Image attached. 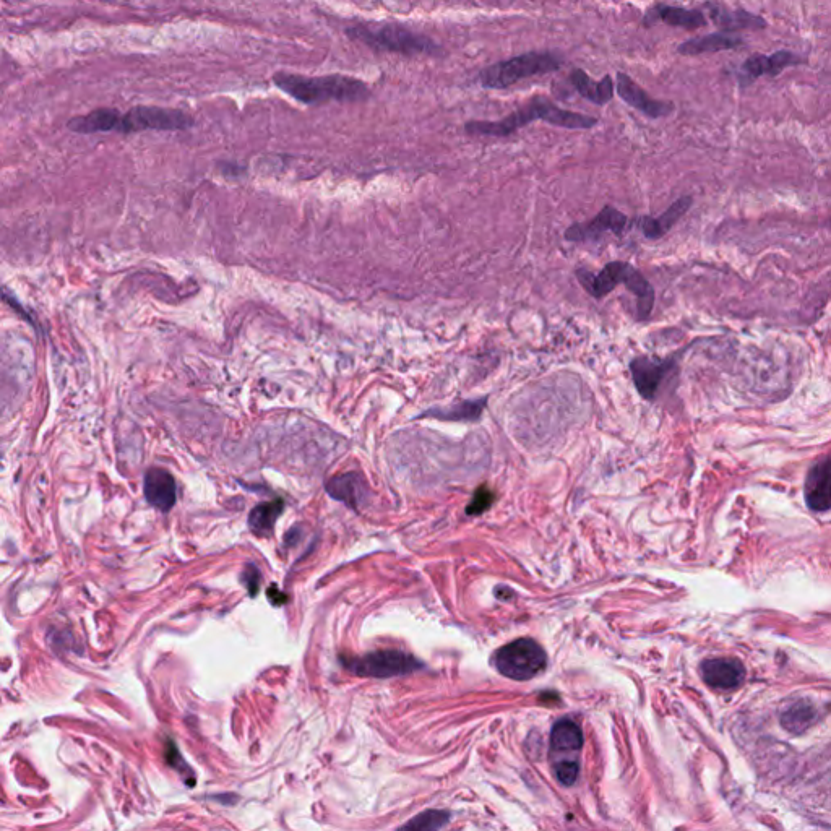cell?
<instances>
[{"label": "cell", "mask_w": 831, "mask_h": 831, "mask_svg": "<svg viewBox=\"0 0 831 831\" xmlns=\"http://www.w3.org/2000/svg\"><path fill=\"white\" fill-rule=\"evenodd\" d=\"M544 121L547 124L564 127L570 130L593 129L598 124L596 117L585 116L580 112L567 111L557 106L547 96H533L523 106L512 112L510 116L502 121L487 122L473 121L465 125L466 132L470 135H484V137H509L515 134L521 127L531 122Z\"/></svg>", "instance_id": "6da1fadb"}, {"label": "cell", "mask_w": 831, "mask_h": 831, "mask_svg": "<svg viewBox=\"0 0 831 831\" xmlns=\"http://www.w3.org/2000/svg\"><path fill=\"white\" fill-rule=\"evenodd\" d=\"M273 83L286 95L304 104H320L327 101H364L371 96L366 83L345 75H327V77H304V75L278 72L273 75Z\"/></svg>", "instance_id": "7a4b0ae2"}, {"label": "cell", "mask_w": 831, "mask_h": 831, "mask_svg": "<svg viewBox=\"0 0 831 831\" xmlns=\"http://www.w3.org/2000/svg\"><path fill=\"white\" fill-rule=\"evenodd\" d=\"M577 278L586 293L595 299L606 298L617 286L624 285L637 298L638 320L648 319L653 312L656 299L655 289L630 263L611 262L599 273L580 268L577 270Z\"/></svg>", "instance_id": "3957f363"}, {"label": "cell", "mask_w": 831, "mask_h": 831, "mask_svg": "<svg viewBox=\"0 0 831 831\" xmlns=\"http://www.w3.org/2000/svg\"><path fill=\"white\" fill-rule=\"evenodd\" d=\"M564 59L549 51H530L507 61L497 62L479 74V83L489 90H505L534 75L557 72Z\"/></svg>", "instance_id": "277c9868"}, {"label": "cell", "mask_w": 831, "mask_h": 831, "mask_svg": "<svg viewBox=\"0 0 831 831\" xmlns=\"http://www.w3.org/2000/svg\"><path fill=\"white\" fill-rule=\"evenodd\" d=\"M348 35L356 41L367 44L374 49L400 52V54H437L439 48L426 36L418 35L414 31L406 30L403 26L384 25L379 28L369 26H353Z\"/></svg>", "instance_id": "5b68a950"}, {"label": "cell", "mask_w": 831, "mask_h": 831, "mask_svg": "<svg viewBox=\"0 0 831 831\" xmlns=\"http://www.w3.org/2000/svg\"><path fill=\"white\" fill-rule=\"evenodd\" d=\"M492 663L500 674L513 681H530L546 669L547 656L539 643L520 638L497 651Z\"/></svg>", "instance_id": "8992f818"}, {"label": "cell", "mask_w": 831, "mask_h": 831, "mask_svg": "<svg viewBox=\"0 0 831 831\" xmlns=\"http://www.w3.org/2000/svg\"><path fill=\"white\" fill-rule=\"evenodd\" d=\"M343 666L361 677L388 679V677L405 676V674L419 671L422 663L405 651L382 650L374 651L371 655L361 656V658H345Z\"/></svg>", "instance_id": "52a82bcc"}, {"label": "cell", "mask_w": 831, "mask_h": 831, "mask_svg": "<svg viewBox=\"0 0 831 831\" xmlns=\"http://www.w3.org/2000/svg\"><path fill=\"white\" fill-rule=\"evenodd\" d=\"M194 125L192 117L177 109L137 106L119 117L116 132L134 134L143 130H186Z\"/></svg>", "instance_id": "ba28073f"}, {"label": "cell", "mask_w": 831, "mask_h": 831, "mask_svg": "<svg viewBox=\"0 0 831 831\" xmlns=\"http://www.w3.org/2000/svg\"><path fill=\"white\" fill-rule=\"evenodd\" d=\"M676 364L677 356L666 359L642 356V358L633 359L630 362V372H632L633 384L642 398L648 401L655 400L659 387L674 371Z\"/></svg>", "instance_id": "9c48e42d"}, {"label": "cell", "mask_w": 831, "mask_h": 831, "mask_svg": "<svg viewBox=\"0 0 831 831\" xmlns=\"http://www.w3.org/2000/svg\"><path fill=\"white\" fill-rule=\"evenodd\" d=\"M801 64H804V57L797 56L796 52L791 51H776L771 56L749 57L739 69V75H737L739 87H750L763 75L778 77L783 70Z\"/></svg>", "instance_id": "30bf717a"}, {"label": "cell", "mask_w": 831, "mask_h": 831, "mask_svg": "<svg viewBox=\"0 0 831 831\" xmlns=\"http://www.w3.org/2000/svg\"><path fill=\"white\" fill-rule=\"evenodd\" d=\"M627 216L612 207H604L599 215L588 223L572 224L565 231V239L570 242L596 241L606 233L622 236L627 229Z\"/></svg>", "instance_id": "8fae6325"}, {"label": "cell", "mask_w": 831, "mask_h": 831, "mask_svg": "<svg viewBox=\"0 0 831 831\" xmlns=\"http://www.w3.org/2000/svg\"><path fill=\"white\" fill-rule=\"evenodd\" d=\"M617 95L621 96L622 100L629 106L638 109L651 119L669 116L674 111V106L671 103H664V101L651 98L640 85L633 82L632 78L624 72L617 74Z\"/></svg>", "instance_id": "7c38bea8"}, {"label": "cell", "mask_w": 831, "mask_h": 831, "mask_svg": "<svg viewBox=\"0 0 831 831\" xmlns=\"http://www.w3.org/2000/svg\"><path fill=\"white\" fill-rule=\"evenodd\" d=\"M703 681L720 690L737 689L744 682V664L737 659H708L702 664Z\"/></svg>", "instance_id": "4fadbf2b"}, {"label": "cell", "mask_w": 831, "mask_h": 831, "mask_svg": "<svg viewBox=\"0 0 831 831\" xmlns=\"http://www.w3.org/2000/svg\"><path fill=\"white\" fill-rule=\"evenodd\" d=\"M710 10L711 20L720 26L723 33H734L741 30H765L768 23L765 18L758 17L755 13L747 12L744 9H726L718 2H707L703 5Z\"/></svg>", "instance_id": "5bb4252c"}, {"label": "cell", "mask_w": 831, "mask_h": 831, "mask_svg": "<svg viewBox=\"0 0 831 831\" xmlns=\"http://www.w3.org/2000/svg\"><path fill=\"white\" fill-rule=\"evenodd\" d=\"M145 497L155 509L169 512L177 500L176 479L163 468H151L145 474Z\"/></svg>", "instance_id": "9a60e30c"}, {"label": "cell", "mask_w": 831, "mask_h": 831, "mask_svg": "<svg viewBox=\"0 0 831 831\" xmlns=\"http://www.w3.org/2000/svg\"><path fill=\"white\" fill-rule=\"evenodd\" d=\"M806 500L815 512L830 509V457L817 461L806 479Z\"/></svg>", "instance_id": "2e32d148"}, {"label": "cell", "mask_w": 831, "mask_h": 831, "mask_svg": "<svg viewBox=\"0 0 831 831\" xmlns=\"http://www.w3.org/2000/svg\"><path fill=\"white\" fill-rule=\"evenodd\" d=\"M655 22L668 23L671 26H679L684 30H698L707 25L708 20L702 10H687L674 5L658 4L648 10L643 23L651 25Z\"/></svg>", "instance_id": "e0dca14e"}, {"label": "cell", "mask_w": 831, "mask_h": 831, "mask_svg": "<svg viewBox=\"0 0 831 831\" xmlns=\"http://www.w3.org/2000/svg\"><path fill=\"white\" fill-rule=\"evenodd\" d=\"M690 207H692V197L685 195V197H681L677 202L672 203L671 207L664 211L663 215L659 216V218L642 216V218L635 220V224H637L638 228L642 229V233L645 234L646 239L656 241V239H661V237L666 236L674 228V224L681 220L682 216L687 213Z\"/></svg>", "instance_id": "ac0fdd59"}, {"label": "cell", "mask_w": 831, "mask_h": 831, "mask_svg": "<svg viewBox=\"0 0 831 831\" xmlns=\"http://www.w3.org/2000/svg\"><path fill=\"white\" fill-rule=\"evenodd\" d=\"M327 492L330 497L345 502L351 509H358L367 499L369 489L366 481L359 473L338 474L327 483Z\"/></svg>", "instance_id": "d6986e66"}, {"label": "cell", "mask_w": 831, "mask_h": 831, "mask_svg": "<svg viewBox=\"0 0 831 831\" xmlns=\"http://www.w3.org/2000/svg\"><path fill=\"white\" fill-rule=\"evenodd\" d=\"M486 405L487 397L457 401L444 408H431V410L424 411L419 418H434L448 422H476L483 416Z\"/></svg>", "instance_id": "ffe728a7"}, {"label": "cell", "mask_w": 831, "mask_h": 831, "mask_svg": "<svg viewBox=\"0 0 831 831\" xmlns=\"http://www.w3.org/2000/svg\"><path fill=\"white\" fill-rule=\"evenodd\" d=\"M119 117L121 112L117 109L100 108L85 116L74 117L67 127L75 134H108L116 132Z\"/></svg>", "instance_id": "44dd1931"}, {"label": "cell", "mask_w": 831, "mask_h": 831, "mask_svg": "<svg viewBox=\"0 0 831 831\" xmlns=\"http://www.w3.org/2000/svg\"><path fill=\"white\" fill-rule=\"evenodd\" d=\"M569 80L580 96L596 106H604L614 98V80L611 75H606L601 82H593L585 70L575 69L570 74Z\"/></svg>", "instance_id": "7402d4cb"}, {"label": "cell", "mask_w": 831, "mask_h": 831, "mask_svg": "<svg viewBox=\"0 0 831 831\" xmlns=\"http://www.w3.org/2000/svg\"><path fill=\"white\" fill-rule=\"evenodd\" d=\"M744 44V39L739 36H732L729 33H711V35L702 36V38L689 39L682 43L677 52L682 56H697L703 52H718L728 51V49H736Z\"/></svg>", "instance_id": "603a6c76"}, {"label": "cell", "mask_w": 831, "mask_h": 831, "mask_svg": "<svg viewBox=\"0 0 831 831\" xmlns=\"http://www.w3.org/2000/svg\"><path fill=\"white\" fill-rule=\"evenodd\" d=\"M285 510V502L281 499L272 500V502H265L255 507L249 515V528L259 536H265L273 531L276 520L280 518L281 513Z\"/></svg>", "instance_id": "cb8c5ba5"}, {"label": "cell", "mask_w": 831, "mask_h": 831, "mask_svg": "<svg viewBox=\"0 0 831 831\" xmlns=\"http://www.w3.org/2000/svg\"><path fill=\"white\" fill-rule=\"evenodd\" d=\"M552 752H578L583 747L582 729L570 720H562L551 734Z\"/></svg>", "instance_id": "d4e9b609"}, {"label": "cell", "mask_w": 831, "mask_h": 831, "mask_svg": "<svg viewBox=\"0 0 831 831\" xmlns=\"http://www.w3.org/2000/svg\"><path fill=\"white\" fill-rule=\"evenodd\" d=\"M814 720L815 710L810 705H806V703L794 705V707L789 708L783 715L784 728L788 729V731L796 732V734L806 731L810 724L814 723Z\"/></svg>", "instance_id": "484cf974"}, {"label": "cell", "mask_w": 831, "mask_h": 831, "mask_svg": "<svg viewBox=\"0 0 831 831\" xmlns=\"http://www.w3.org/2000/svg\"><path fill=\"white\" fill-rule=\"evenodd\" d=\"M450 820V814L445 810H427L424 814L418 815L416 819L406 823L405 827L408 830H440L447 825Z\"/></svg>", "instance_id": "4316f807"}, {"label": "cell", "mask_w": 831, "mask_h": 831, "mask_svg": "<svg viewBox=\"0 0 831 831\" xmlns=\"http://www.w3.org/2000/svg\"><path fill=\"white\" fill-rule=\"evenodd\" d=\"M496 500V494L487 486L478 487V491L474 492L473 500L470 505L466 507L468 515H481L486 512Z\"/></svg>", "instance_id": "83f0119b"}, {"label": "cell", "mask_w": 831, "mask_h": 831, "mask_svg": "<svg viewBox=\"0 0 831 831\" xmlns=\"http://www.w3.org/2000/svg\"><path fill=\"white\" fill-rule=\"evenodd\" d=\"M556 778L564 786H572V784H575L578 778V763L572 762V760L557 763Z\"/></svg>", "instance_id": "f1b7e54d"}, {"label": "cell", "mask_w": 831, "mask_h": 831, "mask_svg": "<svg viewBox=\"0 0 831 831\" xmlns=\"http://www.w3.org/2000/svg\"><path fill=\"white\" fill-rule=\"evenodd\" d=\"M242 582L246 583L250 596L259 595L260 572L255 565H247L246 570L242 573Z\"/></svg>", "instance_id": "f546056e"}]
</instances>
